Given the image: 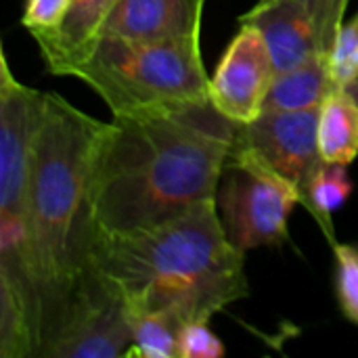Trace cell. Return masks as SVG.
Listing matches in <instances>:
<instances>
[{"label":"cell","instance_id":"obj_1","mask_svg":"<svg viewBox=\"0 0 358 358\" xmlns=\"http://www.w3.org/2000/svg\"><path fill=\"white\" fill-rule=\"evenodd\" d=\"M237 126L210 101L113 115L92 166L94 233L147 229L216 199Z\"/></svg>","mask_w":358,"mask_h":358},{"label":"cell","instance_id":"obj_2","mask_svg":"<svg viewBox=\"0 0 358 358\" xmlns=\"http://www.w3.org/2000/svg\"><path fill=\"white\" fill-rule=\"evenodd\" d=\"M243 258L212 199L147 229L94 233L88 264L128 313L170 310L185 323H208L250 294Z\"/></svg>","mask_w":358,"mask_h":358},{"label":"cell","instance_id":"obj_3","mask_svg":"<svg viewBox=\"0 0 358 358\" xmlns=\"http://www.w3.org/2000/svg\"><path fill=\"white\" fill-rule=\"evenodd\" d=\"M105 124L63 96L44 92L29 164L27 227L50 302L48 340L90 262V185Z\"/></svg>","mask_w":358,"mask_h":358},{"label":"cell","instance_id":"obj_4","mask_svg":"<svg viewBox=\"0 0 358 358\" xmlns=\"http://www.w3.org/2000/svg\"><path fill=\"white\" fill-rule=\"evenodd\" d=\"M199 38L134 42L103 36L67 78L86 82L113 115L210 101Z\"/></svg>","mask_w":358,"mask_h":358},{"label":"cell","instance_id":"obj_5","mask_svg":"<svg viewBox=\"0 0 358 358\" xmlns=\"http://www.w3.org/2000/svg\"><path fill=\"white\" fill-rule=\"evenodd\" d=\"M300 193L252 151L233 145L227 159L216 208L229 241L250 252L289 239V216L300 206Z\"/></svg>","mask_w":358,"mask_h":358},{"label":"cell","instance_id":"obj_6","mask_svg":"<svg viewBox=\"0 0 358 358\" xmlns=\"http://www.w3.org/2000/svg\"><path fill=\"white\" fill-rule=\"evenodd\" d=\"M132 346L124 298L88 264L76 283L44 358H117Z\"/></svg>","mask_w":358,"mask_h":358},{"label":"cell","instance_id":"obj_7","mask_svg":"<svg viewBox=\"0 0 358 358\" xmlns=\"http://www.w3.org/2000/svg\"><path fill=\"white\" fill-rule=\"evenodd\" d=\"M348 0L256 2L239 23L256 25L275 59L277 73L313 57H331Z\"/></svg>","mask_w":358,"mask_h":358},{"label":"cell","instance_id":"obj_8","mask_svg":"<svg viewBox=\"0 0 358 358\" xmlns=\"http://www.w3.org/2000/svg\"><path fill=\"white\" fill-rule=\"evenodd\" d=\"M44 92L19 82L0 52V212L27 220L29 164Z\"/></svg>","mask_w":358,"mask_h":358},{"label":"cell","instance_id":"obj_9","mask_svg":"<svg viewBox=\"0 0 358 358\" xmlns=\"http://www.w3.org/2000/svg\"><path fill=\"white\" fill-rule=\"evenodd\" d=\"M321 107L304 111H262L254 122L237 126L235 145L252 151L271 170L285 178L306 201L310 178L321 164L319 151Z\"/></svg>","mask_w":358,"mask_h":358},{"label":"cell","instance_id":"obj_10","mask_svg":"<svg viewBox=\"0 0 358 358\" xmlns=\"http://www.w3.org/2000/svg\"><path fill=\"white\" fill-rule=\"evenodd\" d=\"M277 67L262 31L241 23L210 78V103L231 122L243 126L262 111Z\"/></svg>","mask_w":358,"mask_h":358},{"label":"cell","instance_id":"obj_11","mask_svg":"<svg viewBox=\"0 0 358 358\" xmlns=\"http://www.w3.org/2000/svg\"><path fill=\"white\" fill-rule=\"evenodd\" d=\"M206 0H117L103 36L134 42H166L201 36Z\"/></svg>","mask_w":358,"mask_h":358},{"label":"cell","instance_id":"obj_12","mask_svg":"<svg viewBox=\"0 0 358 358\" xmlns=\"http://www.w3.org/2000/svg\"><path fill=\"white\" fill-rule=\"evenodd\" d=\"M115 4L117 0H71L63 23L52 34L36 40L52 76H67L94 50Z\"/></svg>","mask_w":358,"mask_h":358},{"label":"cell","instance_id":"obj_13","mask_svg":"<svg viewBox=\"0 0 358 358\" xmlns=\"http://www.w3.org/2000/svg\"><path fill=\"white\" fill-rule=\"evenodd\" d=\"M340 88L331 57H313L275 76L264 111H304L321 107L323 101Z\"/></svg>","mask_w":358,"mask_h":358},{"label":"cell","instance_id":"obj_14","mask_svg":"<svg viewBox=\"0 0 358 358\" xmlns=\"http://www.w3.org/2000/svg\"><path fill=\"white\" fill-rule=\"evenodd\" d=\"M319 151L325 162L350 166L358 155V103L340 86L321 105Z\"/></svg>","mask_w":358,"mask_h":358},{"label":"cell","instance_id":"obj_15","mask_svg":"<svg viewBox=\"0 0 358 358\" xmlns=\"http://www.w3.org/2000/svg\"><path fill=\"white\" fill-rule=\"evenodd\" d=\"M346 168L348 166L331 164V162L321 159V164L317 166V170H315V174L310 178L306 201H304V208L319 222V227L323 229V233H325V237L329 239L331 245L338 243L331 216L348 201V197L355 191V185L348 178Z\"/></svg>","mask_w":358,"mask_h":358},{"label":"cell","instance_id":"obj_16","mask_svg":"<svg viewBox=\"0 0 358 358\" xmlns=\"http://www.w3.org/2000/svg\"><path fill=\"white\" fill-rule=\"evenodd\" d=\"M132 346L126 357L178 358V334L185 321L170 310L128 313Z\"/></svg>","mask_w":358,"mask_h":358},{"label":"cell","instance_id":"obj_17","mask_svg":"<svg viewBox=\"0 0 358 358\" xmlns=\"http://www.w3.org/2000/svg\"><path fill=\"white\" fill-rule=\"evenodd\" d=\"M336 254V289L342 313L358 325V248L348 243H334Z\"/></svg>","mask_w":358,"mask_h":358},{"label":"cell","instance_id":"obj_18","mask_svg":"<svg viewBox=\"0 0 358 358\" xmlns=\"http://www.w3.org/2000/svg\"><path fill=\"white\" fill-rule=\"evenodd\" d=\"M71 0H25L23 27L34 36V40L52 34L65 19Z\"/></svg>","mask_w":358,"mask_h":358},{"label":"cell","instance_id":"obj_19","mask_svg":"<svg viewBox=\"0 0 358 358\" xmlns=\"http://www.w3.org/2000/svg\"><path fill=\"white\" fill-rule=\"evenodd\" d=\"M224 357V344L214 336L206 321H191L180 327L178 358H220Z\"/></svg>","mask_w":358,"mask_h":358},{"label":"cell","instance_id":"obj_20","mask_svg":"<svg viewBox=\"0 0 358 358\" xmlns=\"http://www.w3.org/2000/svg\"><path fill=\"white\" fill-rule=\"evenodd\" d=\"M331 65L340 86L350 82L358 71V13L350 21H344L331 52Z\"/></svg>","mask_w":358,"mask_h":358},{"label":"cell","instance_id":"obj_21","mask_svg":"<svg viewBox=\"0 0 358 358\" xmlns=\"http://www.w3.org/2000/svg\"><path fill=\"white\" fill-rule=\"evenodd\" d=\"M342 88H344V90H346V92H348V94H350V96H352V99L358 103V71L352 76V80H350V82H346Z\"/></svg>","mask_w":358,"mask_h":358},{"label":"cell","instance_id":"obj_22","mask_svg":"<svg viewBox=\"0 0 358 358\" xmlns=\"http://www.w3.org/2000/svg\"><path fill=\"white\" fill-rule=\"evenodd\" d=\"M258 2H271V0H258Z\"/></svg>","mask_w":358,"mask_h":358}]
</instances>
